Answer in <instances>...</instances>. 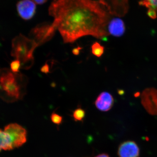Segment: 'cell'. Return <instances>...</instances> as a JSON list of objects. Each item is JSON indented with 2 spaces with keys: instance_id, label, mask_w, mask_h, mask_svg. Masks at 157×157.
<instances>
[{
  "instance_id": "1",
  "label": "cell",
  "mask_w": 157,
  "mask_h": 157,
  "mask_svg": "<svg viewBox=\"0 0 157 157\" xmlns=\"http://www.w3.org/2000/svg\"><path fill=\"white\" fill-rule=\"evenodd\" d=\"M107 8L93 0H53L48 9L64 43H73L82 36L102 39L109 35Z\"/></svg>"
},
{
  "instance_id": "2",
  "label": "cell",
  "mask_w": 157,
  "mask_h": 157,
  "mask_svg": "<svg viewBox=\"0 0 157 157\" xmlns=\"http://www.w3.org/2000/svg\"><path fill=\"white\" fill-rule=\"evenodd\" d=\"M22 76L9 69L0 70V98L12 103L23 98Z\"/></svg>"
},
{
  "instance_id": "3",
  "label": "cell",
  "mask_w": 157,
  "mask_h": 157,
  "mask_svg": "<svg viewBox=\"0 0 157 157\" xmlns=\"http://www.w3.org/2000/svg\"><path fill=\"white\" fill-rule=\"evenodd\" d=\"M38 46L33 39L20 35L12 41L11 56L20 61L22 68L29 69L33 64L34 51Z\"/></svg>"
},
{
  "instance_id": "4",
  "label": "cell",
  "mask_w": 157,
  "mask_h": 157,
  "mask_svg": "<svg viewBox=\"0 0 157 157\" xmlns=\"http://www.w3.org/2000/svg\"><path fill=\"white\" fill-rule=\"evenodd\" d=\"M4 131L9 136L13 149L22 146L26 142L27 132L18 124H9L5 127Z\"/></svg>"
},
{
  "instance_id": "5",
  "label": "cell",
  "mask_w": 157,
  "mask_h": 157,
  "mask_svg": "<svg viewBox=\"0 0 157 157\" xmlns=\"http://www.w3.org/2000/svg\"><path fill=\"white\" fill-rule=\"evenodd\" d=\"M56 29L52 24L42 23L38 25L32 30L31 35L38 45L48 42L54 35Z\"/></svg>"
},
{
  "instance_id": "6",
  "label": "cell",
  "mask_w": 157,
  "mask_h": 157,
  "mask_svg": "<svg viewBox=\"0 0 157 157\" xmlns=\"http://www.w3.org/2000/svg\"><path fill=\"white\" fill-rule=\"evenodd\" d=\"M17 13L21 17L29 20L32 19L36 14V3L32 0H21L17 5Z\"/></svg>"
},
{
  "instance_id": "7",
  "label": "cell",
  "mask_w": 157,
  "mask_h": 157,
  "mask_svg": "<svg viewBox=\"0 0 157 157\" xmlns=\"http://www.w3.org/2000/svg\"><path fill=\"white\" fill-rule=\"evenodd\" d=\"M139 152L140 150L135 142L127 141L120 145L118 155L119 157H138Z\"/></svg>"
},
{
  "instance_id": "8",
  "label": "cell",
  "mask_w": 157,
  "mask_h": 157,
  "mask_svg": "<svg viewBox=\"0 0 157 157\" xmlns=\"http://www.w3.org/2000/svg\"><path fill=\"white\" fill-rule=\"evenodd\" d=\"M113 102L114 100L111 94L107 92H103L98 96L95 105L100 111L107 112L112 108Z\"/></svg>"
},
{
  "instance_id": "9",
  "label": "cell",
  "mask_w": 157,
  "mask_h": 157,
  "mask_svg": "<svg viewBox=\"0 0 157 157\" xmlns=\"http://www.w3.org/2000/svg\"><path fill=\"white\" fill-rule=\"evenodd\" d=\"M108 31L109 35L115 37H120L124 33L125 26L122 20L113 18L108 23Z\"/></svg>"
},
{
  "instance_id": "10",
  "label": "cell",
  "mask_w": 157,
  "mask_h": 157,
  "mask_svg": "<svg viewBox=\"0 0 157 157\" xmlns=\"http://www.w3.org/2000/svg\"><path fill=\"white\" fill-rule=\"evenodd\" d=\"M12 150L13 149L9 136L4 131L0 129V152L2 150L10 151Z\"/></svg>"
},
{
  "instance_id": "11",
  "label": "cell",
  "mask_w": 157,
  "mask_h": 157,
  "mask_svg": "<svg viewBox=\"0 0 157 157\" xmlns=\"http://www.w3.org/2000/svg\"><path fill=\"white\" fill-rule=\"evenodd\" d=\"M92 53L97 57H101L104 52V47L99 42H94L91 46Z\"/></svg>"
},
{
  "instance_id": "12",
  "label": "cell",
  "mask_w": 157,
  "mask_h": 157,
  "mask_svg": "<svg viewBox=\"0 0 157 157\" xmlns=\"http://www.w3.org/2000/svg\"><path fill=\"white\" fill-rule=\"evenodd\" d=\"M86 112L84 109L81 107L76 108L73 111V117L76 122H82L85 117Z\"/></svg>"
},
{
  "instance_id": "13",
  "label": "cell",
  "mask_w": 157,
  "mask_h": 157,
  "mask_svg": "<svg viewBox=\"0 0 157 157\" xmlns=\"http://www.w3.org/2000/svg\"><path fill=\"white\" fill-rule=\"evenodd\" d=\"M50 118L52 122L58 126L60 125L63 122V117L55 112L52 113Z\"/></svg>"
},
{
  "instance_id": "14",
  "label": "cell",
  "mask_w": 157,
  "mask_h": 157,
  "mask_svg": "<svg viewBox=\"0 0 157 157\" xmlns=\"http://www.w3.org/2000/svg\"><path fill=\"white\" fill-rule=\"evenodd\" d=\"M11 70L13 73H17L19 72V69L21 68V63L18 60L16 59L11 62Z\"/></svg>"
},
{
  "instance_id": "15",
  "label": "cell",
  "mask_w": 157,
  "mask_h": 157,
  "mask_svg": "<svg viewBox=\"0 0 157 157\" xmlns=\"http://www.w3.org/2000/svg\"><path fill=\"white\" fill-rule=\"evenodd\" d=\"M147 15L153 19H156L157 17L156 10L152 9H148L147 13Z\"/></svg>"
},
{
  "instance_id": "16",
  "label": "cell",
  "mask_w": 157,
  "mask_h": 157,
  "mask_svg": "<svg viewBox=\"0 0 157 157\" xmlns=\"http://www.w3.org/2000/svg\"><path fill=\"white\" fill-rule=\"evenodd\" d=\"M40 70H41L42 73H45V74H47V73H50L49 65H48L47 63H45V64L43 65L42 67H41Z\"/></svg>"
},
{
  "instance_id": "17",
  "label": "cell",
  "mask_w": 157,
  "mask_h": 157,
  "mask_svg": "<svg viewBox=\"0 0 157 157\" xmlns=\"http://www.w3.org/2000/svg\"><path fill=\"white\" fill-rule=\"evenodd\" d=\"M82 49V48H81V47H79V46H78V47L73 48V50H72V53H73L74 55H79V53H80V51Z\"/></svg>"
},
{
  "instance_id": "18",
  "label": "cell",
  "mask_w": 157,
  "mask_h": 157,
  "mask_svg": "<svg viewBox=\"0 0 157 157\" xmlns=\"http://www.w3.org/2000/svg\"><path fill=\"white\" fill-rule=\"evenodd\" d=\"M36 4H39V5H42L46 2L48 0H32Z\"/></svg>"
},
{
  "instance_id": "19",
  "label": "cell",
  "mask_w": 157,
  "mask_h": 157,
  "mask_svg": "<svg viewBox=\"0 0 157 157\" xmlns=\"http://www.w3.org/2000/svg\"><path fill=\"white\" fill-rule=\"evenodd\" d=\"M95 157H109V156L108 155L106 154H101L98 155L96 156Z\"/></svg>"
},
{
  "instance_id": "20",
  "label": "cell",
  "mask_w": 157,
  "mask_h": 157,
  "mask_svg": "<svg viewBox=\"0 0 157 157\" xmlns=\"http://www.w3.org/2000/svg\"><path fill=\"white\" fill-rule=\"evenodd\" d=\"M144 1H150V0H144Z\"/></svg>"
}]
</instances>
